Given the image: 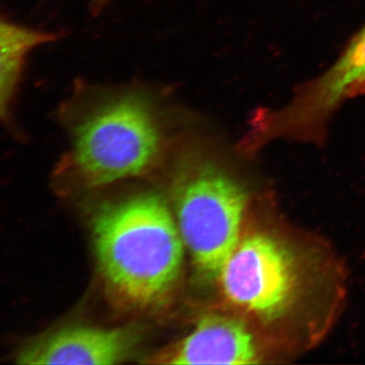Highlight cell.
<instances>
[{"instance_id":"cell-5","label":"cell","mask_w":365,"mask_h":365,"mask_svg":"<svg viewBox=\"0 0 365 365\" xmlns=\"http://www.w3.org/2000/svg\"><path fill=\"white\" fill-rule=\"evenodd\" d=\"M364 91L365 26L339 59L302 86L284 107L259 112L252 123V137L263 143L281 137L317 136L345 101Z\"/></svg>"},{"instance_id":"cell-8","label":"cell","mask_w":365,"mask_h":365,"mask_svg":"<svg viewBox=\"0 0 365 365\" xmlns=\"http://www.w3.org/2000/svg\"><path fill=\"white\" fill-rule=\"evenodd\" d=\"M59 33L24 25L0 7V126L18 133L16 103L31 55L60 39Z\"/></svg>"},{"instance_id":"cell-9","label":"cell","mask_w":365,"mask_h":365,"mask_svg":"<svg viewBox=\"0 0 365 365\" xmlns=\"http://www.w3.org/2000/svg\"><path fill=\"white\" fill-rule=\"evenodd\" d=\"M110 0H90V11L93 14H98L104 11Z\"/></svg>"},{"instance_id":"cell-2","label":"cell","mask_w":365,"mask_h":365,"mask_svg":"<svg viewBox=\"0 0 365 365\" xmlns=\"http://www.w3.org/2000/svg\"><path fill=\"white\" fill-rule=\"evenodd\" d=\"M101 271L113 292L132 306H153L176 285L184 242L169 206L157 194L107 204L93 217Z\"/></svg>"},{"instance_id":"cell-3","label":"cell","mask_w":365,"mask_h":365,"mask_svg":"<svg viewBox=\"0 0 365 365\" xmlns=\"http://www.w3.org/2000/svg\"><path fill=\"white\" fill-rule=\"evenodd\" d=\"M307 260L284 235L255 232L241 237L218 280L230 304L262 325L277 329L306 304L311 282Z\"/></svg>"},{"instance_id":"cell-4","label":"cell","mask_w":365,"mask_h":365,"mask_svg":"<svg viewBox=\"0 0 365 365\" xmlns=\"http://www.w3.org/2000/svg\"><path fill=\"white\" fill-rule=\"evenodd\" d=\"M176 222L197 273L215 282L242 235L248 193L215 163L196 160L174 188Z\"/></svg>"},{"instance_id":"cell-1","label":"cell","mask_w":365,"mask_h":365,"mask_svg":"<svg viewBox=\"0 0 365 365\" xmlns=\"http://www.w3.org/2000/svg\"><path fill=\"white\" fill-rule=\"evenodd\" d=\"M55 114L71 135L69 160L91 187L146 172L162 153L169 128L195 117L163 86L81 79Z\"/></svg>"},{"instance_id":"cell-6","label":"cell","mask_w":365,"mask_h":365,"mask_svg":"<svg viewBox=\"0 0 365 365\" xmlns=\"http://www.w3.org/2000/svg\"><path fill=\"white\" fill-rule=\"evenodd\" d=\"M139 340L133 328L61 326L24 341L13 357L26 365H112L130 356Z\"/></svg>"},{"instance_id":"cell-7","label":"cell","mask_w":365,"mask_h":365,"mask_svg":"<svg viewBox=\"0 0 365 365\" xmlns=\"http://www.w3.org/2000/svg\"><path fill=\"white\" fill-rule=\"evenodd\" d=\"M260 343L248 324L237 317L210 314L189 335L163 349L148 362L157 364H260Z\"/></svg>"}]
</instances>
